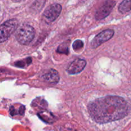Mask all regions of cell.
Segmentation results:
<instances>
[{"mask_svg":"<svg viewBox=\"0 0 131 131\" xmlns=\"http://www.w3.org/2000/svg\"><path fill=\"white\" fill-rule=\"evenodd\" d=\"M88 109L93 121L106 124L124 118L129 114L130 107L122 97L108 95L96 99L88 105Z\"/></svg>","mask_w":131,"mask_h":131,"instance_id":"cell-1","label":"cell"},{"mask_svg":"<svg viewBox=\"0 0 131 131\" xmlns=\"http://www.w3.org/2000/svg\"><path fill=\"white\" fill-rule=\"evenodd\" d=\"M35 35V31L31 26L28 24H23L18 27L15 31V38L19 43L28 45L31 42Z\"/></svg>","mask_w":131,"mask_h":131,"instance_id":"cell-2","label":"cell"},{"mask_svg":"<svg viewBox=\"0 0 131 131\" xmlns=\"http://www.w3.org/2000/svg\"><path fill=\"white\" fill-rule=\"evenodd\" d=\"M18 28V21L15 19H9L3 23L0 27V41L5 42L8 38L16 31Z\"/></svg>","mask_w":131,"mask_h":131,"instance_id":"cell-3","label":"cell"},{"mask_svg":"<svg viewBox=\"0 0 131 131\" xmlns=\"http://www.w3.org/2000/svg\"><path fill=\"white\" fill-rule=\"evenodd\" d=\"M61 5L58 3H54L47 6L43 13V18L47 23L53 22L60 15L61 12Z\"/></svg>","mask_w":131,"mask_h":131,"instance_id":"cell-4","label":"cell"},{"mask_svg":"<svg viewBox=\"0 0 131 131\" xmlns=\"http://www.w3.org/2000/svg\"><path fill=\"white\" fill-rule=\"evenodd\" d=\"M114 35V31L111 29H107L104 30L99 33L94 37L91 42V46L93 49L97 48L102 43L107 42L111 39Z\"/></svg>","mask_w":131,"mask_h":131,"instance_id":"cell-5","label":"cell"},{"mask_svg":"<svg viewBox=\"0 0 131 131\" xmlns=\"http://www.w3.org/2000/svg\"><path fill=\"white\" fill-rule=\"evenodd\" d=\"M116 5V1H106L97 10L95 13L96 20H102L108 16L113 8Z\"/></svg>","mask_w":131,"mask_h":131,"instance_id":"cell-6","label":"cell"},{"mask_svg":"<svg viewBox=\"0 0 131 131\" xmlns=\"http://www.w3.org/2000/svg\"><path fill=\"white\" fill-rule=\"evenodd\" d=\"M86 65V61L84 59L77 58L70 64L69 67L67 69V72L70 75L79 74L83 71Z\"/></svg>","mask_w":131,"mask_h":131,"instance_id":"cell-7","label":"cell"},{"mask_svg":"<svg viewBox=\"0 0 131 131\" xmlns=\"http://www.w3.org/2000/svg\"><path fill=\"white\" fill-rule=\"evenodd\" d=\"M43 79L49 83H57L60 80V75L58 71L54 69H50L47 73L43 74Z\"/></svg>","mask_w":131,"mask_h":131,"instance_id":"cell-8","label":"cell"},{"mask_svg":"<svg viewBox=\"0 0 131 131\" xmlns=\"http://www.w3.org/2000/svg\"><path fill=\"white\" fill-rule=\"evenodd\" d=\"M118 10L120 12L122 13V14H125V13L128 12L131 10V1H124L120 4L118 7Z\"/></svg>","mask_w":131,"mask_h":131,"instance_id":"cell-9","label":"cell"},{"mask_svg":"<svg viewBox=\"0 0 131 131\" xmlns=\"http://www.w3.org/2000/svg\"><path fill=\"white\" fill-rule=\"evenodd\" d=\"M69 44L68 42H65L64 43H61L58 48L57 52H59V53L68 54V53H69Z\"/></svg>","mask_w":131,"mask_h":131,"instance_id":"cell-10","label":"cell"},{"mask_svg":"<svg viewBox=\"0 0 131 131\" xmlns=\"http://www.w3.org/2000/svg\"><path fill=\"white\" fill-rule=\"evenodd\" d=\"M83 46H84V43L83 41L81 40H77L74 41L72 44L73 49L74 51H78V50L81 49L83 47Z\"/></svg>","mask_w":131,"mask_h":131,"instance_id":"cell-11","label":"cell"},{"mask_svg":"<svg viewBox=\"0 0 131 131\" xmlns=\"http://www.w3.org/2000/svg\"></svg>","mask_w":131,"mask_h":131,"instance_id":"cell-12","label":"cell"}]
</instances>
